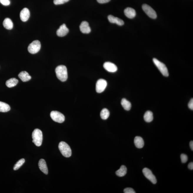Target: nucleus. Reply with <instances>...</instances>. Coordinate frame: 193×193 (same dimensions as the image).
<instances>
[{"mask_svg":"<svg viewBox=\"0 0 193 193\" xmlns=\"http://www.w3.org/2000/svg\"><path fill=\"white\" fill-rule=\"evenodd\" d=\"M56 76L61 81H66L68 79L67 70L66 66L60 65L57 66L55 69Z\"/></svg>","mask_w":193,"mask_h":193,"instance_id":"obj_1","label":"nucleus"},{"mask_svg":"<svg viewBox=\"0 0 193 193\" xmlns=\"http://www.w3.org/2000/svg\"><path fill=\"white\" fill-rule=\"evenodd\" d=\"M32 142L38 147L40 146L42 144L43 140L42 132L39 129H35L32 134Z\"/></svg>","mask_w":193,"mask_h":193,"instance_id":"obj_2","label":"nucleus"},{"mask_svg":"<svg viewBox=\"0 0 193 193\" xmlns=\"http://www.w3.org/2000/svg\"><path fill=\"white\" fill-rule=\"evenodd\" d=\"M59 150L64 157H69L71 155V151L70 147L66 143L61 142L59 146Z\"/></svg>","mask_w":193,"mask_h":193,"instance_id":"obj_3","label":"nucleus"},{"mask_svg":"<svg viewBox=\"0 0 193 193\" xmlns=\"http://www.w3.org/2000/svg\"><path fill=\"white\" fill-rule=\"evenodd\" d=\"M153 61L154 64L157 66L163 75L165 76H169V71H168L167 68L165 64L155 58L153 59Z\"/></svg>","mask_w":193,"mask_h":193,"instance_id":"obj_4","label":"nucleus"},{"mask_svg":"<svg viewBox=\"0 0 193 193\" xmlns=\"http://www.w3.org/2000/svg\"><path fill=\"white\" fill-rule=\"evenodd\" d=\"M41 48V44L40 41L36 40L33 41L28 46V51L31 54H36L40 51Z\"/></svg>","mask_w":193,"mask_h":193,"instance_id":"obj_5","label":"nucleus"},{"mask_svg":"<svg viewBox=\"0 0 193 193\" xmlns=\"http://www.w3.org/2000/svg\"><path fill=\"white\" fill-rule=\"evenodd\" d=\"M50 116L53 120L56 122L62 123L65 120L64 115L57 111H51Z\"/></svg>","mask_w":193,"mask_h":193,"instance_id":"obj_6","label":"nucleus"},{"mask_svg":"<svg viewBox=\"0 0 193 193\" xmlns=\"http://www.w3.org/2000/svg\"><path fill=\"white\" fill-rule=\"evenodd\" d=\"M142 8L145 13L149 17L152 19H156L157 18V15L156 11L150 6L147 4H144L143 5Z\"/></svg>","mask_w":193,"mask_h":193,"instance_id":"obj_7","label":"nucleus"},{"mask_svg":"<svg viewBox=\"0 0 193 193\" xmlns=\"http://www.w3.org/2000/svg\"><path fill=\"white\" fill-rule=\"evenodd\" d=\"M143 174L145 177L150 181L153 184H156L157 183L155 176L153 174L152 171L147 168H145L142 170Z\"/></svg>","mask_w":193,"mask_h":193,"instance_id":"obj_8","label":"nucleus"},{"mask_svg":"<svg viewBox=\"0 0 193 193\" xmlns=\"http://www.w3.org/2000/svg\"><path fill=\"white\" fill-rule=\"evenodd\" d=\"M107 86V82L105 80L101 79L97 81L96 84V91L98 93L104 91Z\"/></svg>","mask_w":193,"mask_h":193,"instance_id":"obj_9","label":"nucleus"},{"mask_svg":"<svg viewBox=\"0 0 193 193\" xmlns=\"http://www.w3.org/2000/svg\"><path fill=\"white\" fill-rule=\"evenodd\" d=\"M69 32V29L66 27V25L64 24L60 26L56 31V34L60 37H63L67 34Z\"/></svg>","mask_w":193,"mask_h":193,"instance_id":"obj_10","label":"nucleus"},{"mask_svg":"<svg viewBox=\"0 0 193 193\" xmlns=\"http://www.w3.org/2000/svg\"><path fill=\"white\" fill-rule=\"evenodd\" d=\"M104 69L110 72H115L117 70V67L115 64L110 62H106L104 64Z\"/></svg>","mask_w":193,"mask_h":193,"instance_id":"obj_11","label":"nucleus"},{"mask_svg":"<svg viewBox=\"0 0 193 193\" xmlns=\"http://www.w3.org/2000/svg\"><path fill=\"white\" fill-rule=\"evenodd\" d=\"M30 13L29 10L27 8H24L21 11L20 14L21 19L23 21H27L30 17Z\"/></svg>","mask_w":193,"mask_h":193,"instance_id":"obj_12","label":"nucleus"},{"mask_svg":"<svg viewBox=\"0 0 193 193\" xmlns=\"http://www.w3.org/2000/svg\"><path fill=\"white\" fill-rule=\"evenodd\" d=\"M81 32L84 34H88L91 31L89 23L86 21H83L79 26Z\"/></svg>","mask_w":193,"mask_h":193,"instance_id":"obj_13","label":"nucleus"},{"mask_svg":"<svg viewBox=\"0 0 193 193\" xmlns=\"http://www.w3.org/2000/svg\"><path fill=\"white\" fill-rule=\"evenodd\" d=\"M108 20L109 22L116 24L120 26H122L124 24V21L122 20L117 17H114L112 15H109L108 17Z\"/></svg>","mask_w":193,"mask_h":193,"instance_id":"obj_14","label":"nucleus"},{"mask_svg":"<svg viewBox=\"0 0 193 193\" xmlns=\"http://www.w3.org/2000/svg\"><path fill=\"white\" fill-rule=\"evenodd\" d=\"M124 13L125 16L129 19H133L136 16L135 10L131 8L128 7L126 8L124 10Z\"/></svg>","mask_w":193,"mask_h":193,"instance_id":"obj_15","label":"nucleus"},{"mask_svg":"<svg viewBox=\"0 0 193 193\" xmlns=\"http://www.w3.org/2000/svg\"><path fill=\"white\" fill-rule=\"evenodd\" d=\"M38 166L40 169L46 174H48V169L45 161L44 159H41L38 162Z\"/></svg>","mask_w":193,"mask_h":193,"instance_id":"obj_16","label":"nucleus"},{"mask_svg":"<svg viewBox=\"0 0 193 193\" xmlns=\"http://www.w3.org/2000/svg\"><path fill=\"white\" fill-rule=\"evenodd\" d=\"M18 76L23 82L28 81L31 79V76L27 72L25 71H21L20 73L18 74Z\"/></svg>","mask_w":193,"mask_h":193,"instance_id":"obj_17","label":"nucleus"},{"mask_svg":"<svg viewBox=\"0 0 193 193\" xmlns=\"http://www.w3.org/2000/svg\"><path fill=\"white\" fill-rule=\"evenodd\" d=\"M134 144L138 149H141L144 147V142L142 138L139 136H136L134 138Z\"/></svg>","mask_w":193,"mask_h":193,"instance_id":"obj_18","label":"nucleus"},{"mask_svg":"<svg viewBox=\"0 0 193 193\" xmlns=\"http://www.w3.org/2000/svg\"><path fill=\"white\" fill-rule=\"evenodd\" d=\"M3 25L5 28L8 30L12 29L13 26L12 21L9 18H6L4 20L3 22Z\"/></svg>","mask_w":193,"mask_h":193,"instance_id":"obj_19","label":"nucleus"},{"mask_svg":"<svg viewBox=\"0 0 193 193\" xmlns=\"http://www.w3.org/2000/svg\"><path fill=\"white\" fill-rule=\"evenodd\" d=\"M127 171V168L125 166L122 165L119 170L116 171V174L119 177H122L126 175Z\"/></svg>","mask_w":193,"mask_h":193,"instance_id":"obj_20","label":"nucleus"},{"mask_svg":"<svg viewBox=\"0 0 193 193\" xmlns=\"http://www.w3.org/2000/svg\"><path fill=\"white\" fill-rule=\"evenodd\" d=\"M18 82L17 79L16 78H11L6 81V85L8 88L14 87L17 85Z\"/></svg>","mask_w":193,"mask_h":193,"instance_id":"obj_21","label":"nucleus"},{"mask_svg":"<svg viewBox=\"0 0 193 193\" xmlns=\"http://www.w3.org/2000/svg\"><path fill=\"white\" fill-rule=\"evenodd\" d=\"M11 107L6 103L0 101V112H6L10 110Z\"/></svg>","mask_w":193,"mask_h":193,"instance_id":"obj_22","label":"nucleus"},{"mask_svg":"<svg viewBox=\"0 0 193 193\" xmlns=\"http://www.w3.org/2000/svg\"><path fill=\"white\" fill-rule=\"evenodd\" d=\"M144 119L145 121L147 122H152L153 119H154L152 112L149 111L146 112L144 114Z\"/></svg>","mask_w":193,"mask_h":193,"instance_id":"obj_23","label":"nucleus"},{"mask_svg":"<svg viewBox=\"0 0 193 193\" xmlns=\"http://www.w3.org/2000/svg\"><path fill=\"white\" fill-rule=\"evenodd\" d=\"M121 104L123 108L126 111H129L131 109V104L125 99H123L121 101Z\"/></svg>","mask_w":193,"mask_h":193,"instance_id":"obj_24","label":"nucleus"},{"mask_svg":"<svg viewBox=\"0 0 193 193\" xmlns=\"http://www.w3.org/2000/svg\"><path fill=\"white\" fill-rule=\"evenodd\" d=\"M109 112L108 109H103L100 114L101 119L104 120L107 119L109 117Z\"/></svg>","mask_w":193,"mask_h":193,"instance_id":"obj_25","label":"nucleus"},{"mask_svg":"<svg viewBox=\"0 0 193 193\" xmlns=\"http://www.w3.org/2000/svg\"><path fill=\"white\" fill-rule=\"evenodd\" d=\"M25 160L24 159H20L18 161L16 164H15L14 167H13V169L14 170H17L20 168L23 164H24Z\"/></svg>","mask_w":193,"mask_h":193,"instance_id":"obj_26","label":"nucleus"},{"mask_svg":"<svg viewBox=\"0 0 193 193\" xmlns=\"http://www.w3.org/2000/svg\"><path fill=\"white\" fill-rule=\"evenodd\" d=\"M69 0H54V3L55 5H60L68 2Z\"/></svg>","mask_w":193,"mask_h":193,"instance_id":"obj_27","label":"nucleus"},{"mask_svg":"<svg viewBox=\"0 0 193 193\" xmlns=\"http://www.w3.org/2000/svg\"><path fill=\"white\" fill-rule=\"evenodd\" d=\"M181 162L183 163H185L187 162L188 159L187 156L184 154H181Z\"/></svg>","mask_w":193,"mask_h":193,"instance_id":"obj_28","label":"nucleus"},{"mask_svg":"<svg viewBox=\"0 0 193 193\" xmlns=\"http://www.w3.org/2000/svg\"><path fill=\"white\" fill-rule=\"evenodd\" d=\"M0 3L4 6H8L10 4L9 0H0Z\"/></svg>","mask_w":193,"mask_h":193,"instance_id":"obj_29","label":"nucleus"},{"mask_svg":"<svg viewBox=\"0 0 193 193\" xmlns=\"http://www.w3.org/2000/svg\"><path fill=\"white\" fill-rule=\"evenodd\" d=\"M125 193H135L134 189L131 188H126L124 190Z\"/></svg>","mask_w":193,"mask_h":193,"instance_id":"obj_30","label":"nucleus"},{"mask_svg":"<svg viewBox=\"0 0 193 193\" xmlns=\"http://www.w3.org/2000/svg\"><path fill=\"white\" fill-rule=\"evenodd\" d=\"M188 107L189 108V109L191 110H193V99H191L190 101L188 104Z\"/></svg>","mask_w":193,"mask_h":193,"instance_id":"obj_31","label":"nucleus"},{"mask_svg":"<svg viewBox=\"0 0 193 193\" xmlns=\"http://www.w3.org/2000/svg\"><path fill=\"white\" fill-rule=\"evenodd\" d=\"M98 2L101 4H104V3H107L109 2L111 0H96Z\"/></svg>","mask_w":193,"mask_h":193,"instance_id":"obj_32","label":"nucleus"},{"mask_svg":"<svg viewBox=\"0 0 193 193\" xmlns=\"http://www.w3.org/2000/svg\"><path fill=\"white\" fill-rule=\"evenodd\" d=\"M188 167L189 168V169H191V170H193V162H191L189 163V164H188Z\"/></svg>","mask_w":193,"mask_h":193,"instance_id":"obj_33","label":"nucleus"},{"mask_svg":"<svg viewBox=\"0 0 193 193\" xmlns=\"http://www.w3.org/2000/svg\"><path fill=\"white\" fill-rule=\"evenodd\" d=\"M189 145H190V147L191 148V149H192V150H193V141H191V142H190V144H189Z\"/></svg>","mask_w":193,"mask_h":193,"instance_id":"obj_34","label":"nucleus"}]
</instances>
